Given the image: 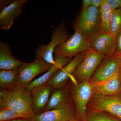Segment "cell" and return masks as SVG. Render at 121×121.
<instances>
[{
    "instance_id": "1",
    "label": "cell",
    "mask_w": 121,
    "mask_h": 121,
    "mask_svg": "<svg viewBox=\"0 0 121 121\" xmlns=\"http://www.w3.org/2000/svg\"><path fill=\"white\" fill-rule=\"evenodd\" d=\"M0 106V108H9L17 111L31 118L35 115L31 91L18 84L8 89H1Z\"/></svg>"
},
{
    "instance_id": "2",
    "label": "cell",
    "mask_w": 121,
    "mask_h": 121,
    "mask_svg": "<svg viewBox=\"0 0 121 121\" xmlns=\"http://www.w3.org/2000/svg\"><path fill=\"white\" fill-rule=\"evenodd\" d=\"M90 48L89 40L79 31L76 30L72 36L56 46L54 54L55 57L63 56L71 59Z\"/></svg>"
},
{
    "instance_id": "3",
    "label": "cell",
    "mask_w": 121,
    "mask_h": 121,
    "mask_svg": "<svg viewBox=\"0 0 121 121\" xmlns=\"http://www.w3.org/2000/svg\"><path fill=\"white\" fill-rule=\"evenodd\" d=\"M75 29L79 31L88 40L92 35L101 31L100 9L91 6L82 9L75 25Z\"/></svg>"
},
{
    "instance_id": "4",
    "label": "cell",
    "mask_w": 121,
    "mask_h": 121,
    "mask_svg": "<svg viewBox=\"0 0 121 121\" xmlns=\"http://www.w3.org/2000/svg\"><path fill=\"white\" fill-rule=\"evenodd\" d=\"M69 35L63 21L52 32L51 40L48 43L39 45L35 52L36 59H41L46 62L53 64L55 62L53 54L56 46L69 38Z\"/></svg>"
},
{
    "instance_id": "5",
    "label": "cell",
    "mask_w": 121,
    "mask_h": 121,
    "mask_svg": "<svg viewBox=\"0 0 121 121\" xmlns=\"http://www.w3.org/2000/svg\"><path fill=\"white\" fill-rule=\"evenodd\" d=\"M106 56L91 48L89 49L86 52L84 59L75 70L72 77L79 82L83 80L90 81L99 65Z\"/></svg>"
},
{
    "instance_id": "6",
    "label": "cell",
    "mask_w": 121,
    "mask_h": 121,
    "mask_svg": "<svg viewBox=\"0 0 121 121\" xmlns=\"http://www.w3.org/2000/svg\"><path fill=\"white\" fill-rule=\"evenodd\" d=\"M91 105L96 110L113 115L121 119V97L106 95L94 91L91 99Z\"/></svg>"
},
{
    "instance_id": "7",
    "label": "cell",
    "mask_w": 121,
    "mask_h": 121,
    "mask_svg": "<svg viewBox=\"0 0 121 121\" xmlns=\"http://www.w3.org/2000/svg\"><path fill=\"white\" fill-rule=\"evenodd\" d=\"M94 90L89 81L83 80L75 84L72 91L77 114L81 119L86 121V106L91 100Z\"/></svg>"
},
{
    "instance_id": "8",
    "label": "cell",
    "mask_w": 121,
    "mask_h": 121,
    "mask_svg": "<svg viewBox=\"0 0 121 121\" xmlns=\"http://www.w3.org/2000/svg\"><path fill=\"white\" fill-rule=\"evenodd\" d=\"M52 65L41 59L31 63H24L18 68V84L27 87L36 76L47 71Z\"/></svg>"
},
{
    "instance_id": "9",
    "label": "cell",
    "mask_w": 121,
    "mask_h": 121,
    "mask_svg": "<svg viewBox=\"0 0 121 121\" xmlns=\"http://www.w3.org/2000/svg\"><path fill=\"white\" fill-rule=\"evenodd\" d=\"M91 48L99 54L105 56L114 55L116 36L101 30L92 35L89 39Z\"/></svg>"
},
{
    "instance_id": "10",
    "label": "cell",
    "mask_w": 121,
    "mask_h": 121,
    "mask_svg": "<svg viewBox=\"0 0 121 121\" xmlns=\"http://www.w3.org/2000/svg\"><path fill=\"white\" fill-rule=\"evenodd\" d=\"M86 54L85 52L79 54L66 65L56 72L50 78L48 83L54 89L63 87L76 68L84 59Z\"/></svg>"
},
{
    "instance_id": "11",
    "label": "cell",
    "mask_w": 121,
    "mask_h": 121,
    "mask_svg": "<svg viewBox=\"0 0 121 121\" xmlns=\"http://www.w3.org/2000/svg\"><path fill=\"white\" fill-rule=\"evenodd\" d=\"M119 58L114 55L106 56L95 70L90 81L101 82L119 72Z\"/></svg>"
},
{
    "instance_id": "12",
    "label": "cell",
    "mask_w": 121,
    "mask_h": 121,
    "mask_svg": "<svg viewBox=\"0 0 121 121\" xmlns=\"http://www.w3.org/2000/svg\"><path fill=\"white\" fill-rule=\"evenodd\" d=\"M29 0H14L0 13V28L4 31L11 29L14 21L22 13V8Z\"/></svg>"
},
{
    "instance_id": "13",
    "label": "cell",
    "mask_w": 121,
    "mask_h": 121,
    "mask_svg": "<svg viewBox=\"0 0 121 121\" xmlns=\"http://www.w3.org/2000/svg\"><path fill=\"white\" fill-rule=\"evenodd\" d=\"M54 89L47 83L31 91L33 109L35 115L44 111Z\"/></svg>"
},
{
    "instance_id": "14",
    "label": "cell",
    "mask_w": 121,
    "mask_h": 121,
    "mask_svg": "<svg viewBox=\"0 0 121 121\" xmlns=\"http://www.w3.org/2000/svg\"><path fill=\"white\" fill-rule=\"evenodd\" d=\"M77 113L71 105L64 108L44 111L35 115L33 121H67L75 118Z\"/></svg>"
},
{
    "instance_id": "15",
    "label": "cell",
    "mask_w": 121,
    "mask_h": 121,
    "mask_svg": "<svg viewBox=\"0 0 121 121\" xmlns=\"http://www.w3.org/2000/svg\"><path fill=\"white\" fill-rule=\"evenodd\" d=\"M89 81L92 84L94 90L103 95H114L121 91V81L119 72L101 82Z\"/></svg>"
},
{
    "instance_id": "16",
    "label": "cell",
    "mask_w": 121,
    "mask_h": 121,
    "mask_svg": "<svg viewBox=\"0 0 121 121\" xmlns=\"http://www.w3.org/2000/svg\"><path fill=\"white\" fill-rule=\"evenodd\" d=\"M13 56L9 44L0 41V69L3 70L18 69L23 63Z\"/></svg>"
},
{
    "instance_id": "17",
    "label": "cell",
    "mask_w": 121,
    "mask_h": 121,
    "mask_svg": "<svg viewBox=\"0 0 121 121\" xmlns=\"http://www.w3.org/2000/svg\"><path fill=\"white\" fill-rule=\"evenodd\" d=\"M72 59L63 56L55 57V62L50 69L44 74L32 81L26 88L31 91L35 87L47 83L56 72L66 65Z\"/></svg>"
},
{
    "instance_id": "18",
    "label": "cell",
    "mask_w": 121,
    "mask_h": 121,
    "mask_svg": "<svg viewBox=\"0 0 121 121\" xmlns=\"http://www.w3.org/2000/svg\"><path fill=\"white\" fill-rule=\"evenodd\" d=\"M55 89L51 95L44 111L71 105L66 88L61 87Z\"/></svg>"
},
{
    "instance_id": "19",
    "label": "cell",
    "mask_w": 121,
    "mask_h": 121,
    "mask_svg": "<svg viewBox=\"0 0 121 121\" xmlns=\"http://www.w3.org/2000/svg\"><path fill=\"white\" fill-rule=\"evenodd\" d=\"M18 69L0 71L1 89H8L18 84Z\"/></svg>"
},
{
    "instance_id": "20",
    "label": "cell",
    "mask_w": 121,
    "mask_h": 121,
    "mask_svg": "<svg viewBox=\"0 0 121 121\" xmlns=\"http://www.w3.org/2000/svg\"><path fill=\"white\" fill-rule=\"evenodd\" d=\"M99 9L101 21V31L110 33V23L113 11L108 4L107 0H103Z\"/></svg>"
},
{
    "instance_id": "21",
    "label": "cell",
    "mask_w": 121,
    "mask_h": 121,
    "mask_svg": "<svg viewBox=\"0 0 121 121\" xmlns=\"http://www.w3.org/2000/svg\"><path fill=\"white\" fill-rule=\"evenodd\" d=\"M31 119L26 115L9 108H0V121H10L18 118Z\"/></svg>"
},
{
    "instance_id": "22",
    "label": "cell",
    "mask_w": 121,
    "mask_h": 121,
    "mask_svg": "<svg viewBox=\"0 0 121 121\" xmlns=\"http://www.w3.org/2000/svg\"><path fill=\"white\" fill-rule=\"evenodd\" d=\"M121 30V9H117L113 11L111 21V34L116 36Z\"/></svg>"
},
{
    "instance_id": "23",
    "label": "cell",
    "mask_w": 121,
    "mask_h": 121,
    "mask_svg": "<svg viewBox=\"0 0 121 121\" xmlns=\"http://www.w3.org/2000/svg\"><path fill=\"white\" fill-rule=\"evenodd\" d=\"M86 121H119L103 111L96 110L86 114Z\"/></svg>"
},
{
    "instance_id": "24",
    "label": "cell",
    "mask_w": 121,
    "mask_h": 121,
    "mask_svg": "<svg viewBox=\"0 0 121 121\" xmlns=\"http://www.w3.org/2000/svg\"><path fill=\"white\" fill-rule=\"evenodd\" d=\"M116 48L114 55L118 58H121V30L116 36Z\"/></svg>"
},
{
    "instance_id": "25",
    "label": "cell",
    "mask_w": 121,
    "mask_h": 121,
    "mask_svg": "<svg viewBox=\"0 0 121 121\" xmlns=\"http://www.w3.org/2000/svg\"><path fill=\"white\" fill-rule=\"evenodd\" d=\"M107 1L113 11L121 9V0H107Z\"/></svg>"
},
{
    "instance_id": "26",
    "label": "cell",
    "mask_w": 121,
    "mask_h": 121,
    "mask_svg": "<svg viewBox=\"0 0 121 121\" xmlns=\"http://www.w3.org/2000/svg\"><path fill=\"white\" fill-rule=\"evenodd\" d=\"M103 0H91V6L99 9L102 5Z\"/></svg>"
},
{
    "instance_id": "27",
    "label": "cell",
    "mask_w": 121,
    "mask_h": 121,
    "mask_svg": "<svg viewBox=\"0 0 121 121\" xmlns=\"http://www.w3.org/2000/svg\"><path fill=\"white\" fill-rule=\"evenodd\" d=\"M12 0H1L0 1V11L2 9H3L5 7H7V5L9 4L12 1Z\"/></svg>"
},
{
    "instance_id": "28",
    "label": "cell",
    "mask_w": 121,
    "mask_h": 121,
    "mask_svg": "<svg viewBox=\"0 0 121 121\" xmlns=\"http://www.w3.org/2000/svg\"><path fill=\"white\" fill-rule=\"evenodd\" d=\"M82 9H85L91 6V0H83Z\"/></svg>"
},
{
    "instance_id": "29",
    "label": "cell",
    "mask_w": 121,
    "mask_h": 121,
    "mask_svg": "<svg viewBox=\"0 0 121 121\" xmlns=\"http://www.w3.org/2000/svg\"><path fill=\"white\" fill-rule=\"evenodd\" d=\"M10 121H33L31 119L28 118H18V119H14Z\"/></svg>"
},
{
    "instance_id": "30",
    "label": "cell",
    "mask_w": 121,
    "mask_h": 121,
    "mask_svg": "<svg viewBox=\"0 0 121 121\" xmlns=\"http://www.w3.org/2000/svg\"><path fill=\"white\" fill-rule=\"evenodd\" d=\"M120 64H119V75L121 81V58H119Z\"/></svg>"
},
{
    "instance_id": "31",
    "label": "cell",
    "mask_w": 121,
    "mask_h": 121,
    "mask_svg": "<svg viewBox=\"0 0 121 121\" xmlns=\"http://www.w3.org/2000/svg\"><path fill=\"white\" fill-rule=\"evenodd\" d=\"M77 121L76 120L75 118H74V119H71V120H69V121Z\"/></svg>"
}]
</instances>
